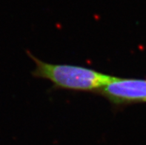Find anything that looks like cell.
I'll return each mask as SVG.
<instances>
[{"mask_svg": "<svg viewBox=\"0 0 146 145\" xmlns=\"http://www.w3.org/2000/svg\"><path fill=\"white\" fill-rule=\"evenodd\" d=\"M35 64L33 76L47 79L58 88L74 91L96 92L108 85L113 76L93 69L70 64L46 63L28 53Z\"/></svg>", "mask_w": 146, "mask_h": 145, "instance_id": "obj_1", "label": "cell"}, {"mask_svg": "<svg viewBox=\"0 0 146 145\" xmlns=\"http://www.w3.org/2000/svg\"><path fill=\"white\" fill-rule=\"evenodd\" d=\"M96 93L117 107L146 102V79L113 77Z\"/></svg>", "mask_w": 146, "mask_h": 145, "instance_id": "obj_2", "label": "cell"}]
</instances>
